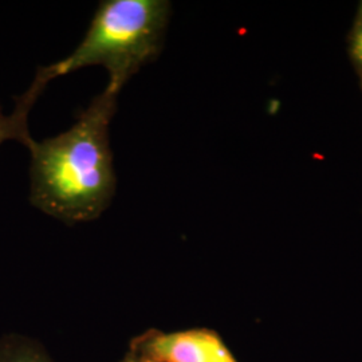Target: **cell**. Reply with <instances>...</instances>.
I'll list each match as a JSON object with an SVG mask.
<instances>
[{"mask_svg":"<svg viewBox=\"0 0 362 362\" xmlns=\"http://www.w3.org/2000/svg\"><path fill=\"white\" fill-rule=\"evenodd\" d=\"M105 88L70 129L28 146L30 203L69 226L98 219L116 194L109 127L117 109Z\"/></svg>","mask_w":362,"mask_h":362,"instance_id":"obj_1","label":"cell"},{"mask_svg":"<svg viewBox=\"0 0 362 362\" xmlns=\"http://www.w3.org/2000/svg\"><path fill=\"white\" fill-rule=\"evenodd\" d=\"M353 52L356 58L362 64V28L357 33L356 39H354V46H353Z\"/></svg>","mask_w":362,"mask_h":362,"instance_id":"obj_6","label":"cell"},{"mask_svg":"<svg viewBox=\"0 0 362 362\" xmlns=\"http://www.w3.org/2000/svg\"><path fill=\"white\" fill-rule=\"evenodd\" d=\"M170 10L167 0L101 1L74 52L37 73L50 82L83 67L103 66L109 74L106 89L119 94L130 78L160 57Z\"/></svg>","mask_w":362,"mask_h":362,"instance_id":"obj_2","label":"cell"},{"mask_svg":"<svg viewBox=\"0 0 362 362\" xmlns=\"http://www.w3.org/2000/svg\"><path fill=\"white\" fill-rule=\"evenodd\" d=\"M0 362H54L38 344L26 337L0 338Z\"/></svg>","mask_w":362,"mask_h":362,"instance_id":"obj_5","label":"cell"},{"mask_svg":"<svg viewBox=\"0 0 362 362\" xmlns=\"http://www.w3.org/2000/svg\"><path fill=\"white\" fill-rule=\"evenodd\" d=\"M47 81L35 76V79L22 95L16 97V104L11 115H3L0 112V145L6 141H18L23 144L28 149L34 139L28 132V115L39 95L47 86Z\"/></svg>","mask_w":362,"mask_h":362,"instance_id":"obj_4","label":"cell"},{"mask_svg":"<svg viewBox=\"0 0 362 362\" xmlns=\"http://www.w3.org/2000/svg\"><path fill=\"white\" fill-rule=\"evenodd\" d=\"M128 356L139 362H238L209 329L163 333L151 329L130 342Z\"/></svg>","mask_w":362,"mask_h":362,"instance_id":"obj_3","label":"cell"},{"mask_svg":"<svg viewBox=\"0 0 362 362\" xmlns=\"http://www.w3.org/2000/svg\"><path fill=\"white\" fill-rule=\"evenodd\" d=\"M122 362H139V361H136V360H134V358H132V357H129V356H128V354H127V356H125V358H124V360H122Z\"/></svg>","mask_w":362,"mask_h":362,"instance_id":"obj_7","label":"cell"}]
</instances>
